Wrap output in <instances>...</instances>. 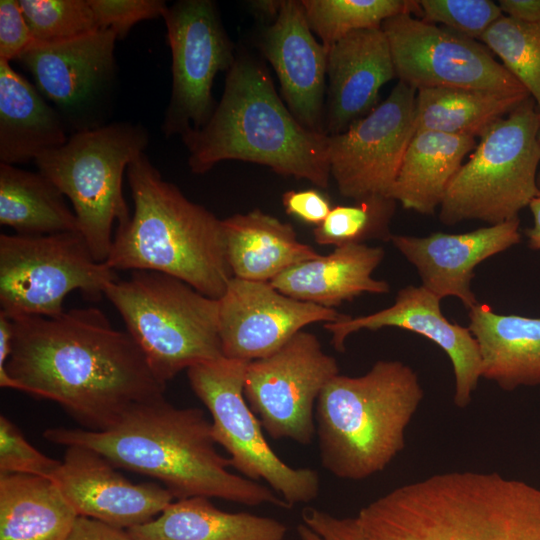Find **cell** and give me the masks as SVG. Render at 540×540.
<instances>
[{
  "instance_id": "277c9868",
  "label": "cell",
  "mask_w": 540,
  "mask_h": 540,
  "mask_svg": "<svg viewBox=\"0 0 540 540\" xmlns=\"http://www.w3.org/2000/svg\"><path fill=\"white\" fill-rule=\"evenodd\" d=\"M181 139L195 174L239 160L319 188L329 185V135L304 127L277 94L265 66L245 55L236 57L227 71L224 92L208 122Z\"/></svg>"
},
{
  "instance_id": "8d00e7d4",
  "label": "cell",
  "mask_w": 540,
  "mask_h": 540,
  "mask_svg": "<svg viewBox=\"0 0 540 540\" xmlns=\"http://www.w3.org/2000/svg\"><path fill=\"white\" fill-rule=\"evenodd\" d=\"M61 463L37 450L12 421L4 415L0 416V473L51 479Z\"/></svg>"
},
{
  "instance_id": "44dd1931",
  "label": "cell",
  "mask_w": 540,
  "mask_h": 540,
  "mask_svg": "<svg viewBox=\"0 0 540 540\" xmlns=\"http://www.w3.org/2000/svg\"><path fill=\"white\" fill-rule=\"evenodd\" d=\"M261 50L278 76L293 116L307 129L325 133L328 52L311 31L301 1H281L274 22L263 32Z\"/></svg>"
},
{
  "instance_id": "1f68e13d",
  "label": "cell",
  "mask_w": 540,
  "mask_h": 540,
  "mask_svg": "<svg viewBox=\"0 0 540 540\" xmlns=\"http://www.w3.org/2000/svg\"><path fill=\"white\" fill-rule=\"evenodd\" d=\"M307 23L328 49L351 32L379 28L388 18L416 13L414 0H302Z\"/></svg>"
},
{
  "instance_id": "4dcf8cb0",
  "label": "cell",
  "mask_w": 540,
  "mask_h": 540,
  "mask_svg": "<svg viewBox=\"0 0 540 540\" xmlns=\"http://www.w3.org/2000/svg\"><path fill=\"white\" fill-rule=\"evenodd\" d=\"M528 97L464 88L420 89L415 98V132L480 137L493 122Z\"/></svg>"
},
{
  "instance_id": "8992f818",
  "label": "cell",
  "mask_w": 540,
  "mask_h": 540,
  "mask_svg": "<svg viewBox=\"0 0 540 540\" xmlns=\"http://www.w3.org/2000/svg\"><path fill=\"white\" fill-rule=\"evenodd\" d=\"M423 396L417 373L398 360H379L357 377L336 375L315 406L322 466L352 481L383 471L404 449Z\"/></svg>"
},
{
  "instance_id": "6da1fadb",
  "label": "cell",
  "mask_w": 540,
  "mask_h": 540,
  "mask_svg": "<svg viewBox=\"0 0 540 540\" xmlns=\"http://www.w3.org/2000/svg\"><path fill=\"white\" fill-rule=\"evenodd\" d=\"M11 319L2 388L55 401L91 431L109 430L138 407L164 398L166 384L135 340L101 310Z\"/></svg>"
},
{
  "instance_id": "7402d4cb",
  "label": "cell",
  "mask_w": 540,
  "mask_h": 540,
  "mask_svg": "<svg viewBox=\"0 0 540 540\" xmlns=\"http://www.w3.org/2000/svg\"><path fill=\"white\" fill-rule=\"evenodd\" d=\"M396 77L387 37L379 28L357 30L327 53L328 101L325 133L336 135L370 113L382 86Z\"/></svg>"
},
{
  "instance_id": "5b68a950",
  "label": "cell",
  "mask_w": 540,
  "mask_h": 540,
  "mask_svg": "<svg viewBox=\"0 0 540 540\" xmlns=\"http://www.w3.org/2000/svg\"><path fill=\"white\" fill-rule=\"evenodd\" d=\"M126 172L134 211L117 225L105 263L167 274L219 299L233 278L222 220L166 181L145 153Z\"/></svg>"
},
{
  "instance_id": "bcb514c9",
  "label": "cell",
  "mask_w": 540,
  "mask_h": 540,
  "mask_svg": "<svg viewBox=\"0 0 540 540\" xmlns=\"http://www.w3.org/2000/svg\"><path fill=\"white\" fill-rule=\"evenodd\" d=\"M537 107H538V121H539L538 139L540 142V106H537ZM537 186L540 191V170L538 171V175H537Z\"/></svg>"
},
{
  "instance_id": "74e56055",
  "label": "cell",
  "mask_w": 540,
  "mask_h": 540,
  "mask_svg": "<svg viewBox=\"0 0 540 540\" xmlns=\"http://www.w3.org/2000/svg\"><path fill=\"white\" fill-rule=\"evenodd\" d=\"M99 29L113 30L118 39L138 22L163 17L168 5L162 0H89Z\"/></svg>"
},
{
  "instance_id": "484cf974",
  "label": "cell",
  "mask_w": 540,
  "mask_h": 540,
  "mask_svg": "<svg viewBox=\"0 0 540 540\" xmlns=\"http://www.w3.org/2000/svg\"><path fill=\"white\" fill-rule=\"evenodd\" d=\"M233 277L270 282L287 269L320 254L300 242L294 227L255 209L222 219Z\"/></svg>"
},
{
  "instance_id": "836d02e7",
  "label": "cell",
  "mask_w": 540,
  "mask_h": 540,
  "mask_svg": "<svg viewBox=\"0 0 540 540\" xmlns=\"http://www.w3.org/2000/svg\"><path fill=\"white\" fill-rule=\"evenodd\" d=\"M540 106V23L502 15L479 40Z\"/></svg>"
},
{
  "instance_id": "603a6c76",
  "label": "cell",
  "mask_w": 540,
  "mask_h": 540,
  "mask_svg": "<svg viewBox=\"0 0 540 540\" xmlns=\"http://www.w3.org/2000/svg\"><path fill=\"white\" fill-rule=\"evenodd\" d=\"M385 251L379 246L352 244L335 247L328 255L299 263L270 281L294 299L333 308L363 293L386 294L390 285L372 277Z\"/></svg>"
},
{
  "instance_id": "60d3db41",
  "label": "cell",
  "mask_w": 540,
  "mask_h": 540,
  "mask_svg": "<svg viewBox=\"0 0 540 540\" xmlns=\"http://www.w3.org/2000/svg\"><path fill=\"white\" fill-rule=\"evenodd\" d=\"M282 204L287 214L315 227L332 209L328 198L316 189L287 191L282 195Z\"/></svg>"
},
{
  "instance_id": "ba28073f",
  "label": "cell",
  "mask_w": 540,
  "mask_h": 540,
  "mask_svg": "<svg viewBox=\"0 0 540 540\" xmlns=\"http://www.w3.org/2000/svg\"><path fill=\"white\" fill-rule=\"evenodd\" d=\"M148 143L143 126L117 122L73 132L64 144L34 160L38 171L70 200L79 231L98 262L108 258L114 222L121 225L131 217L123 175Z\"/></svg>"
},
{
  "instance_id": "ab89813d",
  "label": "cell",
  "mask_w": 540,
  "mask_h": 540,
  "mask_svg": "<svg viewBox=\"0 0 540 540\" xmlns=\"http://www.w3.org/2000/svg\"><path fill=\"white\" fill-rule=\"evenodd\" d=\"M34 43L19 0H1L0 60H18Z\"/></svg>"
},
{
  "instance_id": "7bdbcfd3",
  "label": "cell",
  "mask_w": 540,
  "mask_h": 540,
  "mask_svg": "<svg viewBox=\"0 0 540 540\" xmlns=\"http://www.w3.org/2000/svg\"><path fill=\"white\" fill-rule=\"evenodd\" d=\"M503 15L524 23H540V0H500Z\"/></svg>"
},
{
  "instance_id": "f1b7e54d",
  "label": "cell",
  "mask_w": 540,
  "mask_h": 540,
  "mask_svg": "<svg viewBox=\"0 0 540 540\" xmlns=\"http://www.w3.org/2000/svg\"><path fill=\"white\" fill-rule=\"evenodd\" d=\"M77 517L51 479L0 473V540H68Z\"/></svg>"
},
{
  "instance_id": "3957f363",
  "label": "cell",
  "mask_w": 540,
  "mask_h": 540,
  "mask_svg": "<svg viewBox=\"0 0 540 540\" xmlns=\"http://www.w3.org/2000/svg\"><path fill=\"white\" fill-rule=\"evenodd\" d=\"M356 518L366 540H540V488L450 471L396 487Z\"/></svg>"
},
{
  "instance_id": "7a4b0ae2",
  "label": "cell",
  "mask_w": 540,
  "mask_h": 540,
  "mask_svg": "<svg viewBox=\"0 0 540 540\" xmlns=\"http://www.w3.org/2000/svg\"><path fill=\"white\" fill-rule=\"evenodd\" d=\"M43 436L65 447L90 448L115 467L153 477L177 500L206 497L291 508L269 486L228 470L230 459L217 451L202 409L177 408L165 397L138 407L106 431L58 427Z\"/></svg>"
},
{
  "instance_id": "9a60e30c",
  "label": "cell",
  "mask_w": 540,
  "mask_h": 540,
  "mask_svg": "<svg viewBox=\"0 0 540 540\" xmlns=\"http://www.w3.org/2000/svg\"><path fill=\"white\" fill-rule=\"evenodd\" d=\"M415 98L416 90L399 81L370 113L329 135L330 175L343 197L388 195L415 134Z\"/></svg>"
},
{
  "instance_id": "30bf717a",
  "label": "cell",
  "mask_w": 540,
  "mask_h": 540,
  "mask_svg": "<svg viewBox=\"0 0 540 540\" xmlns=\"http://www.w3.org/2000/svg\"><path fill=\"white\" fill-rule=\"evenodd\" d=\"M118 279L80 232L0 235V311L10 318L58 316L71 292L98 301Z\"/></svg>"
},
{
  "instance_id": "5bb4252c",
  "label": "cell",
  "mask_w": 540,
  "mask_h": 540,
  "mask_svg": "<svg viewBox=\"0 0 540 540\" xmlns=\"http://www.w3.org/2000/svg\"><path fill=\"white\" fill-rule=\"evenodd\" d=\"M381 28L389 43L396 77L416 91L464 88L529 95L478 40L411 14L388 18Z\"/></svg>"
},
{
  "instance_id": "d4e9b609",
  "label": "cell",
  "mask_w": 540,
  "mask_h": 540,
  "mask_svg": "<svg viewBox=\"0 0 540 540\" xmlns=\"http://www.w3.org/2000/svg\"><path fill=\"white\" fill-rule=\"evenodd\" d=\"M67 125L35 85L0 60V163L35 160L64 144Z\"/></svg>"
},
{
  "instance_id": "d590c367",
  "label": "cell",
  "mask_w": 540,
  "mask_h": 540,
  "mask_svg": "<svg viewBox=\"0 0 540 540\" xmlns=\"http://www.w3.org/2000/svg\"><path fill=\"white\" fill-rule=\"evenodd\" d=\"M420 16L429 23H441L462 36L480 40L503 14L490 0H420Z\"/></svg>"
},
{
  "instance_id": "d6986e66",
  "label": "cell",
  "mask_w": 540,
  "mask_h": 540,
  "mask_svg": "<svg viewBox=\"0 0 540 540\" xmlns=\"http://www.w3.org/2000/svg\"><path fill=\"white\" fill-rule=\"evenodd\" d=\"M115 468L100 453L70 445L51 480L78 516L126 530L150 521L173 502L165 487L132 483Z\"/></svg>"
},
{
  "instance_id": "f35d334b",
  "label": "cell",
  "mask_w": 540,
  "mask_h": 540,
  "mask_svg": "<svg viewBox=\"0 0 540 540\" xmlns=\"http://www.w3.org/2000/svg\"><path fill=\"white\" fill-rule=\"evenodd\" d=\"M299 540H366L356 517H338L306 507L297 526Z\"/></svg>"
},
{
  "instance_id": "b9f144b4",
  "label": "cell",
  "mask_w": 540,
  "mask_h": 540,
  "mask_svg": "<svg viewBox=\"0 0 540 540\" xmlns=\"http://www.w3.org/2000/svg\"><path fill=\"white\" fill-rule=\"evenodd\" d=\"M68 540H134L127 530L78 516Z\"/></svg>"
},
{
  "instance_id": "e0dca14e",
  "label": "cell",
  "mask_w": 540,
  "mask_h": 540,
  "mask_svg": "<svg viewBox=\"0 0 540 540\" xmlns=\"http://www.w3.org/2000/svg\"><path fill=\"white\" fill-rule=\"evenodd\" d=\"M223 356L251 362L267 357L315 322H337L347 315L289 297L270 282L233 277L218 299Z\"/></svg>"
},
{
  "instance_id": "f546056e",
  "label": "cell",
  "mask_w": 540,
  "mask_h": 540,
  "mask_svg": "<svg viewBox=\"0 0 540 540\" xmlns=\"http://www.w3.org/2000/svg\"><path fill=\"white\" fill-rule=\"evenodd\" d=\"M0 224L21 235L80 232L63 193L46 176L0 163Z\"/></svg>"
},
{
  "instance_id": "4316f807",
  "label": "cell",
  "mask_w": 540,
  "mask_h": 540,
  "mask_svg": "<svg viewBox=\"0 0 540 540\" xmlns=\"http://www.w3.org/2000/svg\"><path fill=\"white\" fill-rule=\"evenodd\" d=\"M134 540H284L280 521L247 512L218 509L209 498L171 502L158 516L127 530Z\"/></svg>"
},
{
  "instance_id": "2e32d148",
  "label": "cell",
  "mask_w": 540,
  "mask_h": 540,
  "mask_svg": "<svg viewBox=\"0 0 540 540\" xmlns=\"http://www.w3.org/2000/svg\"><path fill=\"white\" fill-rule=\"evenodd\" d=\"M118 40L111 29L57 43H34L18 59L38 91L75 132L102 126L95 114L110 92Z\"/></svg>"
},
{
  "instance_id": "e575fe53",
  "label": "cell",
  "mask_w": 540,
  "mask_h": 540,
  "mask_svg": "<svg viewBox=\"0 0 540 540\" xmlns=\"http://www.w3.org/2000/svg\"><path fill=\"white\" fill-rule=\"evenodd\" d=\"M36 43H57L99 30L89 0H19Z\"/></svg>"
},
{
  "instance_id": "ffe728a7",
  "label": "cell",
  "mask_w": 540,
  "mask_h": 540,
  "mask_svg": "<svg viewBox=\"0 0 540 540\" xmlns=\"http://www.w3.org/2000/svg\"><path fill=\"white\" fill-rule=\"evenodd\" d=\"M390 241L417 269L424 288L441 300L456 297L469 310L479 303L471 288L475 267L521 242L520 220L460 234L392 235Z\"/></svg>"
},
{
  "instance_id": "ee69618b",
  "label": "cell",
  "mask_w": 540,
  "mask_h": 540,
  "mask_svg": "<svg viewBox=\"0 0 540 540\" xmlns=\"http://www.w3.org/2000/svg\"><path fill=\"white\" fill-rule=\"evenodd\" d=\"M533 216V225L524 230L528 240V247L540 250V194L528 206Z\"/></svg>"
},
{
  "instance_id": "4fadbf2b",
  "label": "cell",
  "mask_w": 540,
  "mask_h": 540,
  "mask_svg": "<svg viewBox=\"0 0 540 540\" xmlns=\"http://www.w3.org/2000/svg\"><path fill=\"white\" fill-rule=\"evenodd\" d=\"M172 56V88L162 122L166 137L200 129L213 114L215 76L228 71L236 56L216 4L211 0H181L163 17Z\"/></svg>"
},
{
  "instance_id": "d6a6232c",
  "label": "cell",
  "mask_w": 540,
  "mask_h": 540,
  "mask_svg": "<svg viewBox=\"0 0 540 540\" xmlns=\"http://www.w3.org/2000/svg\"><path fill=\"white\" fill-rule=\"evenodd\" d=\"M395 209L396 201L387 195H371L353 205L334 206L314 228V240L319 245L334 247L365 244L370 240L390 241Z\"/></svg>"
},
{
  "instance_id": "ac0fdd59",
  "label": "cell",
  "mask_w": 540,
  "mask_h": 540,
  "mask_svg": "<svg viewBox=\"0 0 540 540\" xmlns=\"http://www.w3.org/2000/svg\"><path fill=\"white\" fill-rule=\"evenodd\" d=\"M441 299L421 286L408 285L397 292L394 303L375 313L324 324L331 344L345 351L347 337L359 330L384 327L402 328L422 335L439 346L449 357L454 373V404L466 408L481 378V358L468 327L450 322L442 313Z\"/></svg>"
},
{
  "instance_id": "8fae6325",
  "label": "cell",
  "mask_w": 540,
  "mask_h": 540,
  "mask_svg": "<svg viewBox=\"0 0 540 540\" xmlns=\"http://www.w3.org/2000/svg\"><path fill=\"white\" fill-rule=\"evenodd\" d=\"M248 363L222 357L197 364L187 369L189 384L208 409L213 437L232 467L250 480H264L290 507L309 503L319 495V474L291 467L271 449L244 396Z\"/></svg>"
},
{
  "instance_id": "7c38bea8",
  "label": "cell",
  "mask_w": 540,
  "mask_h": 540,
  "mask_svg": "<svg viewBox=\"0 0 540 540\" xmlns=\"http://www.w3.org/2000/svg\"><path fill=\"white\" fill-rule=\"evenodd\" d=\"M338 374L336 359L302 330L273 354L248 363L244 396L272 439L308 445L316 434L317 399Z\"/></svg>"
},
{
  "instance_id": "cb8c5ba5",
  "label": "cell",
  "mask_w": 540,
  "mask_h": 540,
  "mask_svg": "<svg viewBox=\"0 0 540 540\" xmlns=\"http://www.w3.org/2000/svg\"><path fill=\"white\" fill-rule=\"evenodd\" d=\"M468 317L482 378L505 391L540 385V317L499 314L482 303L469 309Z\"/></svg>"
},
{
  "instance_id": "9c48e42d",
  "label": "cell",
  "mask_w": 540,
  "mask_h": 540,
  "mask_svg": "<svg viewBox=\"0 0 540 540\" xmlns=\"http://www.w3.org/2000/svg\"><path fill=\"white\" fill-rule=\"evenodd\" d=\"M538 130V107L532 97L493 122L450 181L439 220L445 225L467 220L496 225L519 218L540 194Z\"/></svg>"
},
{
  "instance_id": "f6af8a7d",
  "label": "cell",
  "mask_w": 540,
  "mask_h": 540,
  "mask_svg": "<svg viewBox=\"0 0 540 540\" xmlns=\"http://www.w3.org/2000/svg\"><path fill=\"white\" fill-rule=\"evenodd\" d=\"M282 0H258L252 1L251 6L255 12L262 16L275 17L278 15Z\"/></svg>"
},
{
  "instance_id": "52a82bcc",
  "label": "cell",
  "mask_w": 540,
  "mask_h": 540,
  "mask_svg": "<svg viewBox=\"0 0 540 540\" xmlns=\"http://www.w3.org/2000/svg\"><path fill=\"white\" fill-rule=\"evenodd\" d=\"M105 297L164 384L180 371L223 356L218 299L167 274L136 270L116 280Z\"/></svg>"
},
{
  "instance_id": "83f0119b",
  "label": "cell",
  "mask_w": 540,
  "mask_h": 540,
  "mask_svg": "<svg viewBox=\"0 0 540 540\" xmlns=\"http://www.w3.org/2000/svg\"><path fill=\"white\" fill-rule=\"evenodd\" d=\"M476 146L472 136L415 132L387 196L405 209L434 214L464 158Z\"/></svg>"
}]
</instances>
